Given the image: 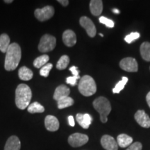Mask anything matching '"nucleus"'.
<instances>
[{
  "mask_svg": "<svg viewBox=\"0 0 150 150\" xmlns=\"http://www.w3.org/2000/svg\"><path fill=\"white\" fill-rule=\"evenodd\" d=\"M22 56L21 48L18 43H11L6 52L4 68L7 71L16 70Z\"/></svg>",
  "mask_w": 150,
  "mask_h": 150,
  "instance_id": "f257e3e1",
  "label": "nucleus"
},
{
  "mask_svg": "<svg viewBox=\"0 0 150 150\" xmlns=\"http://www.w3.org/2000/svg\"><path fill=\"white\" fill-rule=\"evenodd\" d=\"M32 97L31 90L26 84H20L16 90V104L19 109L24 110L29 106Z\"/></svg>",
  "mask_w": 150,
  "mask_h": 150,
  "instance_id": "f03ea898",
  "label": "nucleus"
},
{
  "mask_svg": "<svg viewBox=\"0 0 150 150\" xmlns=\"http://www.w3.org/2000/svg\"><path fill=\"white\" fill-rule=\"evenodd\" d=\"M93 104L95 109L100 115V120L102 122H107L108 115L111 111V106H110L109 101L106 97H99L95 99Z\"/></svg>",
  "mask_w": 150,
  "mask_h": 150,
  "instance_id": "7ed1b4c3",
  "label": "nucleus"
},
{
  "mask_svg": "<svg viewBox=\"0 0 150 150\" xmlns=\"http://www.w3.org/2000/svg\"><path fill=\"white\" fill-rule=\"evenodd\" d=\"M78 88L80 93L85 97L91 96L97 91L96 83L89 75H85L81 79Z\"/></svg>",
  "mask_w": 150,
  "mask_h": 150,
  "instance_id": "20e7f679",
  "label": "nucleus"
},
{
  "mask_svg": "<svg viewBox=\"0 0 150 150\" xmlns=\"http://www.w3.org/2000/svg\"><path fill=\"white\" fill-rule=\"evenodd\" d=\"M56 45V38L52 35L45 34L41 38L38 45V50L43 53L51 52L55 48Z\"/></svg>",
  "mask_w": 150,
  "mask_h": 150,
  "instance_id": "39448f33",
  "label": "nucleus"
},
{
  "mask_svg": "<svg viewBox=\"0 0 150 150\" xmlns=\"http://www.w3.org/2000/svg\"><path fill=\"white\" fill-rule=\"evenodd\" d=\"M88 136L86 134L75 133L70 135L68 138V143L72 147H81L88 141Z\"/></svg>",
  "mask_w": 150,
  "mask_h": 150,
  "instance_id": "423d86ee",
  "label": "nucleus"
},
{
  "mask_svg": "<svg viewBox=\"0 0 150 150\" xmlns=\"http://www.w3.org/2000/svg\"><path fill=\"white\" fill-rule=\"evenodd\" d=\"M54 14V8L52 6H47L42 8H37L35 11L34 15L39 21L44 22L50 20Z\"/></svg>",
  "mask_w": 150,
  "mask_h": 150,
  "instance_id": "0eeeda50",
  "label": "nucleus"
},
{
  "mask_svg": "<svg viewBox=\"0 0 150 150\" xmlns=\"http://www.w3.org/2000/svg\"><path fill=\"white\" fill-rule=\"evenodd\" d=\"M120 66L122 70L129 72H136L138 70V65L136 60L131 57L123 59L120 63Z\"/></svg>",
  "mask_w": 150,
  "mask_h": 150,
  "instance_id": "6e6552de",
  "label": "nucleus"
},
{
  "mask_svg": "<svg viewBox=\"0 0 150 150\" xmlns=\"http://www.w3.org/2000/svg\"><path fill=\"white\" fill-rule=\"evenodd\" d=\"M79 23L82 27L86 29L87 34L90 37L93 38L96 35V27L91 19L88 17L83 16L80 18Z\"/></svg>",
  "mask_w": 150,
  "mask_h": 150,
  "instance_id": "1a4fd4ad",
  "label": "nucleus"
},
{
  "mask_svg": "<svg viewBox=\"0 0 150 150\" xmlns=\"http://www.w3.org/2000/svg\"><path fill=\"white\" fill-rule=\"evenodd\" d=\"M135 120L139 125L144 128L150 127V117L143 110H138L134 115Z\"/></svg>",
  "mask_w": 150,
  "mask_h": 150,
  "instance_id": "9d476101",
  "label": "nucleus"
},
{
  "mask_svg": "<svg viewBox=\"0 0 150 150\" xmlns=\"http://www.w3.org/2000/svg\"><path fill=\"white\" fill-rule=\"evenodd\" d=\"M101 145L104 149L106 150H117L118 145L116 140L113 137L104 135L102 137L101 139Z\"/></svg>",
  "mask_w": 150,
  "mask_h": 150,
  "instance_id": "9b49d317",
  "label": "nucleus"
},
{
  "mask_svg": "<svg viewBox=\"0 0 150 150\" xmlns=\"http://www.w3.org/2000/svg\"><path fill=\"white\" fill-rule=\"evenodd\" d=\"M45 125L50 131H56L59 129V122L55 116L49 115L45 119Z\"/></svg>",
  "mask_w": 150,
  "mask_h": 150,
  "instance_id": "f8f14e48",
  "label": "nucleus"
},
{
  "mask_svg": "<svg viewBox=\"0 0 150 150\" xmlns=\"http://www.w3.org/2000/svg\"><path fill=\"white\" fill-rule=\"evenodd\" d=\"M76 119L78 123L82 128L88 129L90 125H91L92 121H93V117L88 113H78L76 115Z\"/></svg>",
  "mask_w": 150,
  "mask_h": 150,
  "instance_id": "ddd939ff",
  "label": "nucleus"
},
{
  "mask_svg": "<svg viewBox=\"0 0 150 150\" xmlns=\"http://www.w3.org/2000/svg\"><path fill=\"white\" fill-rule=\"evenodd\" d=\"M63 41L67 47L74 46L76 42V36L72 30H66L63 33Z\"/></svg>",
  "mask_w": 150,
  "mask_h": 150,
  "instance_id": "4468645a",
  "label": "nucleus"
},
{
  "mask_svg": "<svg viewBox=\"0 0 150 150\" xmlns=\"http://www.w3.org/2000/svg\"><path fill=\"white\" fill-rule=\"evenodd\" d=\"M70 93V90L68 87L65 85H61L58 86L55 90L54 93L53 98L58 102L60 99L64 98V97H69Z\"/></svg>",
  "mask_w": 150,
  "mask_h": 150,
  "instance_id": "2eb2a0df",
  "label": "nucleus"
},
{
  "mask_svg": "<svg viewBox=\"0 0 150 150\" xmlns=\"http://www.w3.org/2000/svg\"><path fill=\"white\" fill-rule=\"evenodd\" d=\"M21 142L18 137L12 136L9 137L6 143L4 150H20Z\"/></svg>",
  "mask_w": 150,
  "mask_h": 150,
  "instance_id": "dca6fc26",
  "label": "nucleus"
},
{
  "mask_svg": "<svg viewBox=\"0 0 150 150\" xmlns=\"http://www.w3.org/2000/svg\"><path fill=\"white\" fill-rule=\"evenodd\" d=\"M90 10L95 16H98L102 13L103 10V2L101 0H92L90 2Z\"/></svg>",
  "mask_w": 150,
  "mask_h": 150,
  "instance_id": "f3484780",
  "label": "nucleus"
},
{
  "mask_svg": "<svg viewBox=\"0 0 150 150\" xmlns=\"http://www.w3.org/2000/svg\"><path fill=\"white\" fill-rule=\"evenodd\" d=\"M118 146L122 148L127 147L130 146L133 142V138L127 134H120L117 138Z\"/></svg>",
  "mask_w": 150,
  "mask_h": 150,
  "instance_id": "a211bd4d",
  "label": "nucleus"
},
{
  "mask_svg": "<svg viewBox=\"0 0 150 150\" xmlns=\"http://www.w3.org/2000/svg\"><path fill=\"white\" fill-rule=\"evenodd\" d=\"M19 78L22 81H29L33 78V72L26 66L22 67L20 68L18 72Z\"/></svg>",
  "mask_w": 150,
  "mask_h": 150,
  "instance_id": "6ab92c4d",
  "label": "nucleus"
},
{
  "mask_svg": "<svg viewBox=\"0 0 150 150\" xmlns=\"http://www.w3.org/2000/svg\"><path fill=\"white\" fill-rule=\"evenodd\" d=\"M140 54L146 61H150V43L145 42L140 45Z\"/></svg>",
  "mask_w": 150,
  "mask_h": 150,
  "instance_id": "aec40b11",
  "label": "nucleus"
},
{
  "mask_svg": "<svg viewBox=\"0 0 150 150\" xmlns=\"http://www.w3.org/2000/svg\"><path fill=\"white\" fill-rule=\"evenodd\" d=\"M10 45V38L8 35L3 33L0 35V51L6 53Z\"/></svg>",
  "mask_w": 150,
  "mask_h": 150,
  "instance_id": "412c9836",
  "label": "nucleus"
},
{
  "mask_svg": "<svg viewBox=\"0 0 150 150\" xmlns=\"http://www.w3.org/2000/svg\"><path fill=\"white\" fill-rule=\"evenodd\" d=\"M50 60V57L47 54H43V55L39 56L36 58L33 61V65L36 67V68H41L44 65H45L47 62Z\"/></svg>",
  "mask_w": 150,
  "mask_h": 150,
  "instance_id": "4be33fe9",
  "label": "nucleus"
},
{
  "mask_svg": "<svg viewBox=\"0 0 150 150\" xmlns=\"http://www.w3.org/2000/svg\"><path fill=\"white\" fill-rule=\"evenodd\" d=\"M73 104H74V99L70 97H64L57 102V106L59 109L69 107V106H72Z\"/></svg>",
  "mask_w": 150,
  "mask_h": 150,
  "instance_id": "5701e85b",
  "label": "nucleus"
},
{
  "mask_svg": "<svg viewBox=\"0 0 150 150\" xmlns=\"http://www.w3.org/2000/svg\"><path fill=\"white\" fill-rule=\"evenodd\" d=\"M28 112L30 113H37V112H43L45 111L44 106H42L40 103L33 102L28 106Z\"/></svg>",
  "mask_w": 150,
  "mask_h": 150,
  "instance_id": "b1692460",
  "label": "nucleus"
},
{
  "mask_svg": "<svg viewBox=\"0 0 150 150\" xmlns=\"http://www.w3.org/2000/svg\"><path fill=\"white\" fill-rule=\"evenodd\" d=\"M69 63H70V58L67 55H63L62 56L59 61L57 62V64H56V68L58 70H65V68L67 67Z\"/></svg>",
  "mask_w": 150,
  "mask_h": 150,
  "instance_id": "393cba45",
  "label": "nucleus"
},
{
  "mask_svg": "<svg viewBox=\"0 0 150 150\" xmlns=\"http://www.w3.org/2000/svg\"><path fill=\"white\" fill-rule=\"evenodd\" d=\"M128 78L126 76H123L122 79L118 83L116 84L115 88L112 89V93H120L122 90L124 89L125 85H126L127 82H128Z\"/></svg>",
  "mask_w": 150,
  "mask_h": 150,
  "instance_id": "a878e982",
  "label": "nucleus"
},
{
  "mask_svg": "<svg viewBox=\"0 0 150 150\" xmlns=\"http://www.w3.org/2000/svg\"><path fill=\"white\" fill-rule=\"evenodd\" d=\"M53 65L52 63H47L45 65H44L42 67H41L40 70V74L44 77H47L50 71L52 69Z\"/></svg>",
  "mask_w": 150,
  "mask_h": 150,
  "instance_id": "bb28decb",
  "label": "nucleus"
},
{
  "mask_svg": "<svg viewBox=\"0 0 150 150\" xmlns=\"http://www.w3.org/2000/svg\"><path fill=\"white\" fill-rule=\"evenodd\" d=\"M140 36V35L138 32H132V33H131L130 34L127 35V36H125V40L126 41L127 43L130 44V43L133 42V41L136 40H137V39L139 38Z\"/></svg>",
  "mask_w": 150,
  "mask_h": 150,
  "instance_id": "cd10ccee",
  "label": "nucleus"
},
{
  "mask_svg": "<svg viewBox=\"0 0 150 150\" xmlns=\"http://www.w3.org/2000/svg\"><path fill=\"white\" fill-rule=\"evenodd\" d=\"M99 20L100 23L104 24V25H106V27L108 28H113L114 25H115L114 22L112 21V20L106 18V17H104V16L100 17L99 19Z\"/></svg>",
  "mask_w": 150,
  "mask_h": 150,
  "instance_id": "c85d7f7f",
  "label": "nucleus"
},
{
  "mask_svg": "<svg viewBox=\"0 0 150 150\" xmlns=\"http://www.w3.org/2000/svg\"><path fill=\"white\" fill-rule=\"evenodd\" d=\"M142 144L139 142H136L129 146V147L126 150H142Z\"/></svg>",
  "mask_w": 150,
  "mask_h": 150,
  "instance_id": "c756f323",
  "label": "nucleus"
},
{
  "mask_svg": "<svg viewBox=\"0 0 150 150\" xmlns=\"http://www.w3.org/2000/svg\"><path fill=\"white\" fill-rule=\"evenodd\" d=\"M80 77H76V76H69L66 79V82L67 83L70 84L72 86H76V83H77V80L79 79Z\"/></svg>",
  "mask_w": 150,
  "mask_h": 150,
  "instance_id": "7c9ffc66",
  "label": "nucleus"
},
{
  "mask_svg": "<svg viewBox=\"0 0 150 150\" xmlns=\"http://www.w3.org/2000/svg\"><path fill=\"white\" fill-rule=\"evenodd\" d=\"M70 72L72 73L73 76H76V77H80L79 74V71L78 68L76 66L71 67L70 68Z\"/></svg>",
  "mask_w": 150,
  "mask_h": 150,
  "instance_id": "2f4dec72",
  "label": "nucleus"
},
{
  "mask_svg": "<svg viewBox=\"0 0 150 150\" xmlns=\"http://www.w3.org/2000/svg\"><path fill=\"white\" fill-rule=\"evenodd\" d=\"M68 122H69V125H70V126L74 127L75 122H74V117H73L72 115H70L68 117Z\"/></svg>",
  "mask_w": 150,
  "mask_h": 150,
  "instance_id": "473e14b6",
  "label": "nucleus"
},
{
  "mask_svg": "<svg viewBox=\"0 0 150 150\" xmlns=\"http://www.w3.org/2000/svg\"><path fill=\"white\" fill-rule=\"evenodd\" d=\"M58 2H59L63 6H67L69 4V1H67V0H59Z\"/></svg>",
  "mask_w": 150,
  "mask_h": 150,
  "instance_id": "72a5a7b5",
  "label": "nucleus"
},
{
  "mask_svg": "<svg viewBox=\"0 0 150 150\" xmlns=\"http://www.w3.org/2000/svg\"><path fill=\"white\" fill-rule=\"evenodd\" d=\"M146 100H147L148 106H149V108H150V92L148 93L147 96H146Z\"/></svg>",
  "mask_w": 150,
  "mask_h": 150,
  "instance_id": "f704fd0d",
  "label": "nucleus"
},
{
  "mask_svg": "<svg viewBox=\"0 0 150 150\" xmlns=\"http://www.w3.org/2000/svg\"><path fill=\"white\" fill-rule=\"evenodd\" d=\"M112 11L114 13H115V14H119L120 13V11L117 8H113V9H112Z\"/></svg>",
  "mask_w": 150,
  "mask_h": 150,
  "instance_id": "c9c22d12",
  "label": "nucleus"
},
{
  "mask_svg": "<svg viewBox=\"0 0 150 150\" xmlns=\"http://www.w3.org/2000/svg\"><path fill=\"white\" fill-rule=\"evenodd\" d=\"M4 2L7 3V4H10V3H12L13 1H12V0H5Z\"/></svg>",
  "mask_w": 150,
  "mask_h": 150,
  "instance_id": "e433bc0d",
  "label": "nucleus"
},
{
  "mask_svg": "<svg viewBox=\"0 0 150 150\" xmlns=\"http://www.w3.org/2000/svg\"><path fill=\"white\" fill-rule=\"evenodd\" d=\"M99 35H101L102 37H104V35H103L102 33H99Z\"/></svg>",
  "mask_w": 150,
  "mask_h": 150,
  "instance_id": "4c0bfd02",
  "label": "nucleus"
}]
</instances>
